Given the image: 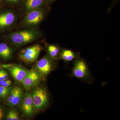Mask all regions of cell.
I'll use <instances>...</instances> for the list:
<instances>
[{"instance_id":"obj_19","label":"cell","mask_w":120,"mask_h":120,"mask_svg":"<svg viewBox=\"0 0 120 120\" xmlns=\"http://www.w3.org/2000/svg\"><path fill=\"white\" fill-rule=\"evenodd\" d=\"M12 84L11 81L10 80L6 79L0 82V86L5 87H8Z\"/></svg>"},{"instance_id":"obj_17","label":"cell","mask_w":120,"mask_h":120,"mask_svg":"<svg viewBox=\"0 0 120 120\" xmlns=\"http://www.w3.org/2000/svg\"><path fill=\"white\" fill-rule=\"evenodd\" d=\"M10 90L8 87L0 86V98H4L9 94Z\"/></svg>"},{"instance_id":"obj_7","label":"cell","mask_w":120,"mask_h":120,"mask_svg":"<svg viewBox=\"0 0 120 120\" xmlns=\"http://www.w3.org/2000/svg\"><path fill=\"white\" fill-rule=\"evenodd\" d=\"M40 75L34 69L28 71L27 74L22 80V85L27 90H30L39 81Z\"/></svg>"},{"instance_id":"obj_22","label":"cell","mask_w":120,"mask_h":120,"mask_svg":"<svg viewBox=\"0 0 120 120\" xmlns=\"http://www.w3.org/2000/svg\"><path fill=\"white\" fill-rule=\"evenodd\" d=\"M3 116V112L1 108L0 107V120H1Z\"/></svg>"},{"instance_id":"obj_12","label":"cell","mask_w":120,"mask_h":120,"mask_svg":"<svg viewBox=\"0 0 120 120\" xmlns=\"http://www.w3.org/2000/svg\"><path fill=\"white\" fill-rule=\"evenodd\" d=\"M78 57L77 54L71 50L65 49H62L60 53V58L67 62L72 61Z\"/></svg>"},{"instance_id":"obj_18","label":"cell","mask_w":120,"mask_h":120,"mask_svg":"<svg viewBox=\"0 0 120 120\" xmlns=\"http://www.w3.org/2000/svg\"><path fill=\"white\" fill-rule=\"evenodd\" d=\"M17 87H14L11 91L10 93V95L8 99V102L9 105H11V104L12 102L13 98H15V95L16 94L17 91Z\"/></svg>"},{"instance_id":"obj_5","label":"cell","mask_w":120,"mask_h":120,"mask_svg":"<svg viewBox=\"0 0 120 120\" xmlns=\"http://www.w3.org/2000/svg\"><path fill=\"white\" fill-rule=\"evenodd\" d=\"M45 12L40 8L28 11L24 19V22L28 26H35L40 23L45 17Z\"/></svg>"},{"instance_id":"obj_9","label":"cell","mask_w":120,"mask_h":120,"mask_svg":"<svg viewBox=\"0 0 120 120\" xmlns=\"http://www.w3.org/2000/svg\"><path fill=\"white\" fill-rule=\"evenodd\" d=\"M11 75L16 81L22 82L28 71L19 65H12L8 68Z\"/></svg>"},{"instance_id":"obj_20","label":"cell","mask_w":120,"mask_h":120,"mask_svg":"<svg viewBox=\"0 0 120 120\" xmlns=\"http://www.w3.org/2000/svg\"><path fill=\"white\" fill-rule=\"evenodd\" d=\"M0 71L4 80L8 79V73L7 72L4 70H0Z\"/></svg>"},{"instance_id":"obj_11","label":"cell","mask_w":120,"mask_h":120,"mask_svg":"<svg viewBox=\"0 0 120 120\" xmlns=\"http://www.w3.org/2000/svg\"><path fill=\"white\" fill-rule=\"evenodd\" d=\"M46 0H26L25 8L27 11L40 8L46 4Z\"/></svg>"},{"instance_id":"obj_4","label":"cell","mask_w":120,"mask_h":120,"mask_svg":"<svg viewBox=\"0 0 120 120\" xmlns=\"http://www.w3.org/2000/svg\"><path fill=\"white\" fill-rule=\"evenodd\" d=\"M41 50V47L40 45H34L21 50L19 53V58L26 63H33L38 58Z\"/></svg>"},{"instance_id":"obj_23","label":"cell","mask_w":120,"mask_h":120,"mask_svg":"<svg viewBox=\"0 0 120 120\" xmlns=\"http://www.w3.org/2000/svg\"><path fill=\"white\" fill-rule=\"evenodd\" d=\"M4 80L3 79V77H2V75H1V71L0 70V82L1 81Z\"/></svg>"},{"instance_id":"obj_6","label":"cell","mask_w":120,"mask_h":120,"mask_svg":"<svg viewBox=\"0 0 120 120\" xmlns=\"http://www.w3.org/2000/svg\"><path fill=\"white\" fill-rule=\"evenodd\" d=\"M49 56H46L39 60L36 64V68L40 75L46 76L53 69V64Z\"/></svg>"},{"instance_id":"obj_13","label":"cell","mask_w":120,"mask_h":120,"mask_svg":"<svg viewBox=\"0 0 120 120\" xmlns=\"http://www.w3.org/2000/svg\"><path fill=\"white\" fill-rule=\"evenodd\" d=\"M12 51L11 48L6 43H0V57L8 60L11 58L12 54Z\"/></svg>"},{"instance_id":"obj_14","label":"cell","mask_w":120,"mask_h":120,"mask_svg":"<svg viewBox=\"0 0 120 120\" xmlns=\"http://www.w3.org/2000/svg\"><path fill=\"white\" fill-rule=\"evenodd\" d=\"M49 56L52 59H56L60 54V49L55 45H50L47 48Z\"/></svg>"},{"instance_id":"obj_15","label":"cell","mask_w":120,"mask_h":120,"mask_svg":"<svg viewBox=\"0 0 120 120\" xmlns=\"http://www.w3.org/2000/svg\"><path fill=\"white\" fill-rule=\"evenodd\" d=\"M23 98V93L22 89L17 87L16 94L11 104V106H15L19 104Z\"/></svg>"},{"instance_id":"obj_8","label":"cell","mask_w":120,"mask_h":120,"mask_svg":"<svg viewBox=\"0 0 120 120\" xmlns=\"http://www.w3.org/2000/svg\"><path fill=\"white\" fill-rule=\"evenodd\" d=\"M22 109L24 113L28 116H30L34 114L35 110L30 93H27L24 96Z\"/></svg>"},{"instance_id":"obj_1","label":"cell","mask_w":120,"mask_h":120,"mask_svg":"<svg viewBox=\"0 0 120 120\" xmlns=\"http://www.w3.org/2000/svg\"><path fill=\"white\" fill-rule=\"evenodd\" d=\"M39 33L32 30H24L14 32L10 35L12 43L16 45H22L34 41L38 38Z\"/></svg>"},{"instance_id":"obj_3","label":"cell","mask_w":120,"mask_h":120,"mask_svg":"<svg viewBox=\"0 0 120 120\" xmlns=\"http://www.w3.org/2000/svg\"><path fill=\"white\" fill-rule=\"evenodd\" d=\"M72 71L73 76L82 80H87L91 77L88 65L84 60L78 57L73 62Z\"/></svg>"},{"instance_id":"obj_16","label":"cell","mask_w":120,"mask_h":120,"mask_svg":"<svg viewBox=\"0 0 120 120\" xmlns=\"http://www.w3.org/2000/svg\"><path fill=\"white\" fill-rule=\"evenodd\" d=\"M6 119L7 120H19V118L17 112L15 110H12L7 114Z\"/></svg>"},{"instance_id":"obj_10","label":"cell","mask_w":120,"mask_h":120,"mask_svg":"<svg viewBox=\"0 0 120 120\" xmlns=\"http://www.w3.org/2000/svg\"><path fill=\"white\" fill-rule=\"evenodd\" d=\"M15 16L13 13L7 12L0 14V28L11 26L14 22Z\"/></svg>"},{"instance_id":"obj_21","label":"cell","mask_w":120,"mask_h":120,"mask_svg":"<svg viewBox=\"0 0 120 120\" xmlns=\"http://www.w3.org/2000/svg\"><path fill=\"white\" fill-rule=\"evenodd\" d=\"M6 0L10 3H15L19 2L20 0Z\"/></svg>"},{"instance_id":"obj_24","label":"cell","mask_w":120,"mask_h":120,"mask_svg":"<svg viewBox=\"0 0 120 120\" xmlns=\"http://www.w3.org/2000/svg\"><path fill=\"white\" fill-rule=\"evenodd\" d=\"M54 0H46V1H49V2H52V1Z\"/></svg>"},{"instance_id":"obj_2","label":"cell","mask_w":120,"mask_h":120,"mask_svg":"<svg viewBox=\"0 0 120 120\" xmlns=\"http://www.w3.org/2000/svg\"><path fill=\"white\" fill-rule=\"evenodd\" d=\"M31 94L35 110L39 111L47 107L49 97L46 89L43 87H37Z\"/></svg>"}]
</instances>
